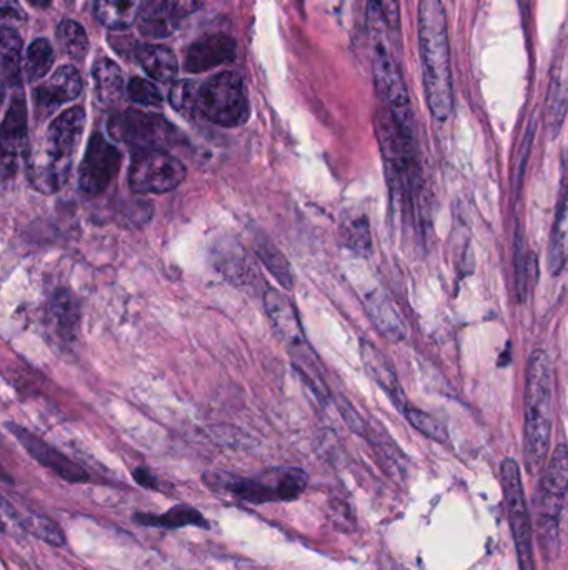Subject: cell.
Returning <instances> with one entry per match:
<instances>
[{"label": "cell", "mask_w": 568, "mask_h": 570, "mask_svg": "<svg viewBox=\"0 0 568 570\" xmlns=\"http://www.w3.org/2000/svg\"><path fill=\"white\" fill-rule=\"evenodd\" d=\"M419 47L427 106L434 119L446 122L454 112V77L442 0H420Z\"/></svg>", "instance_id": "cell-1"}, {"label": "cell", "mask_w": 568, "mask_h": 570, "mask_svg": "<svg viewBox=\"0 0 568 570\" xmlns=\"http://www.w3.org/2000/svg\"><path fill=\"white\" fill-rule=\"evenodd\" d=\"M86 120V109L72 107L50 124L42 149L27 159V177L33 189L53 194L66 186Z\"/></svg>", "instance_id": "cell-2"}, {"label": "cell", "mask_w": 568, "mask_h": 570, "mask_svg": "<svg viewBox=\"0 0 568 570\" xmlns=\"http://www.w3.org/2000/svg\"><path fill=\"white\" fill-rule=\"evenodd\" d=\"M526 404V464L530 474L537 475L549 454L552 432V372L540 351L530 358Z\"/></svg>", "instance_id": "cell-3"}, {"label": "cell", "mask_w": 568, "mask_h": 570, "mask_svg": "<svg viewBox=\"0 0 568 570\" xmlns=\"http://www.w3.org/2000/svg\"><path fill=\"white\" fill-rule=\"evenodd\" d=\"M203 484L250 504L296 501L306 491L309 475L299 468H276L257 478H239L226 472H206Z\"/></svg>", "instance_id": "cell-4"}, {"label": "cell", "mask_w": 568, "mask_h": 570, "mask_svg": "<svg viewBox=\"0 0 568 570\" xmlns=\"http://www.w3.org/2000/svg\"><path fill=\"white\" fill-rule=\"evenodd\" d=\"M199 112L220 127H239L250 116L249 99L242 79L236 72L213 76L200 86Z\"/></svg>", "instance_id": "cell-5"}, {"label": "cell", "mask_w": 568, "mask_h": 570, "mask_svg": "<svg viewBox=\"0 0 568 570\" xmlns=\"http://www.w3.org/2000/svg\"><path fill=\"white\" fill-rule=\"evenodd\" d=\"M568 492V448L560 444L540 482L537 512H539L540 539L546 551H552L559 542V518Z\"/></svg>", "instance_id": "cell-6"}, {"label": "cell", "mask_w": 568, "mask_h": 570, "mask_svg": "<svg viewBox=\"0 0 568 570\" xmlns=\"http://www.w3.org/2000/svg\"><path fill=\"white\" fill-rule=\"evenodd\" d=\"M129 187L136 194H166L186 180L187 169L166 149L133 150Z\"/></svg>", "instance_id": "cell-7"}, {"label": "cell", "mask_w": 568, "mask_h": 570, "mask_svg": "<svg viewBox=\"0 0 568 570\" xmlns=\"http://www.w3.org/2000/svg\"><path fill=\"white\" fill-rule=\"evenodd\" d=\"M109 134L117 142L127 144L136 150L163 149L177 142L176 127L157 114L142 110H123L109 120Z\"/></svg>", "instance_id": "cell-8"}, {"label": "cell", "mask_w": 568, "mask_h": 570, "mask_svg": "<svg viewBox=\"0 0 568 570\" xmlns=\"http://www.w3.org/2000/svg\"><path fill=\"white\" fill-rule=\"evenodd\" d=\"M500 475H502L504 498H506L520 570H536L532 524H530L529 511H527L519 464L514 459H506L502 462Z\"/></svg>", "instance_id": "cell-9"}, {"label": "cell", "mask_w": 568, "mask_h": 570, "mask_svg": "<svg viewBox=\"0 0 568 570\" xmlns=\"http://www.w3.org/2000/svg\"><path fill=\"white\" fill-rule=\"evenodd\" d=\"M373 80L377 92L403 130L413 137V112L409 90L383 39L373 40Z\"/></svg>", "instance_id": "cell-10"}, {"label": "cell", "mask_w": 568, "mask_h": 570, "mask_svg": "<svg viewBox=\"0 0 568 570\" xmlns=\"http://www.w3.org/2000/svg\"><path fill=\"white\" fill-rule=\"evenodd\" d=\"M373 130L380 153L386 160L390 179H396L400 187L409 186L416 173L413 160L412 137L397 122L389 109L382 107L373 117Z\"/></svg>", "instance_id": "cell-11"}, {"label": "cell", "mask_w": 568, "mask_h": 570, "mask_svg": "<svg viewBox=\"0 0 568 570\" xmlns=\"http://www.w3.org/2000/svg\"><path fill=\"white\" fill-rule=\"evenodd\" d=\"M122 164V154L100 132L92 134L82 164L79 187L87 196H100L113 183Z\"/></svg>", "instance_id": "cell-12"}, {"label": "cell", "mask_w": 568, "mask_h": 570, "mask_svg": "<svg viewBox=\"0 0 568 570\" xmlns=\"http://www.w3.org/2000/svg\"><path fill=\"white\" fill-rule=\"evenodd\" d=\"M7 431L19 441V444L26 449L27 454L39 462L42 468L49 469L53 474L59 475L63 481L72 482V484H82L89 482V474L82 465L76 464L70 461L62 452L57 451L52 445L47 444L43 439L37 438L33 432L27 431L22 425L7 422Z\"/></svg>", "instance_id": "cell-13"}, {"label": "cell", "mask_w": 568, "mask_h": 570, "mask_svg": "<svg viewBox=\"0 0 568 570\" xmlns=\"http://www.w3.org/2000/svg\"><path fill=\"white\" fill-rule=\"evenodd\" d=\"M29 132H27V109L22 97H16L7 109L2 124V177L17 173L19 160L29 159Z\"/></svg>", "instance_id": "cell-14"}, {"label": "cell", "mask_w": 568, "mask_h": 570, "mask_svg": "<svg viewBox=\"0 0 568 570\" xmlns=\"http://www.w3.org/2000/svg\"><path fill=\"white\" fill-rule=\"evenodd\" d=\"M82 92V77L72 66H63L33 90L37 119H47L62 104L72 102Z\"/></svg>", "instance_id": "cell-15"}, {"label": "cell", "mask_w": 568, "mask_h": 570, "mask_svg": "<svg viewBox=\"0 0 568 570\" xmlns=\"http://www.w3.org/2000/svg\"><path fill=\"white\" fill-rule=\"evenodd\" d=\"M236 57V42L226 33H213L193 42L186 50L187 72L200 73L230 62Z\"/></svg>", "instance_id": "cell-16"}, {"label": "cell", "mask_w": 568, "mask_h": 570, "mask_svg": "<svg viewBox=\"0 0 568 570\" xmlns=\"http://www.w3.org/2000/svg\"><path fill=\"white\" fill-rule=\"evenodd\" d=\"M568 106V37L564 40V49L557 53L552 67L549 96H547L546 122L550 134L557 136L564 119H566Z\"/></svg>", "instance_id": "cell-17"}, {"label": "cell", "mask_w": 568, "mask_h": 570, "mask_svg": "<svg viewBox=\"0 0 568 570\" xmlns=\"http://www.w3.org/2000/svg\"><path fill=\"white\" fill-rule=\"evenodd\" d=\"M182 19L167 0H146L137 19V27L143 37L163 39L179 29Z\"/></svg>", "instance_id": "cell-18"}, {"label": "cell", "mask_w": 568, "mask_h": 570, "mask_svg": "<svg viewBox=\"0 0 568 570\" xmlns=\"http://www.w3.org/2000/svg\"><path fill=\"white\" fill-rule=\"evenodd\" d=\"M360 355H362L363 365H366V371L369 372L370 377L390 395V399L399 407H403L406 405V397H403L399 377H397L389 358L376 345L367 341L360 342Z\"/></svg>", "instance_id": "cell-19"}, {"label": "cell", "mask_w": 568, "mask_h": 570, "mask_svg": "<svg viewBox=\"0 0 568 570\" xmlns=\"http://www.w3.org/2000/svg\"><path fill=\"white\" fill-rule=\"evenodd\" d=\"M136 57L143 70L157 82H176L179 63H177V57L173 56L169 47L157 46V43L139 46V49L136 50Z\"/></svg>", "instance_id": "cell-20"}, {"label": "cell", "mask_w": 568, "mask_h": 570, "mask_svg": "<svg viewBox=\"0 0 568 570\" xmlns=\"http://www.w3.org/2000/svg\"><path fill=\"white\" fill-rule=\"evenodd\" d=\"M49 315L53 331L60 337L66 341L76 337L80 322V305L72 292L59 288L50 298Z\"/></svg>", "instance_id": "cell-21"}, {"label": "cell", "mask_w": 568, "mask_h": 570, "mask_svg": "<svg viewBox=\"0 0 568 570\" xmlns=\"http://www.w3.org/2000/svg\"><path fill=\"white\" fill-rule=\"evenodd\" d=\"M133 522L146 528L162 529H182L187 525H196V528H209V522L203 518L202 512L197 511L192 505L179 504L173 505L163 514H136Z\"/></svg>", "instance_id": "cell-22"}, {"label": "cell", "mask_w": 568, "mask_h": 570, "mask_svg": "<svg viewBox=\"0 0 568 570\" xmlns=\"http://www.w3.org/2000/svg\"><path fill=\"white\" fill-rule=\"evenodd\" d=\"M93 92L102 106H116L123 96V76L113 60L99 59L93 66Z\"/></svg>", "instance_id": "cell-23"}, {"label": "cell", "mask_w": 568, "mask_h": 570, "mask_svg": "<svg viewBox=\"0 0 568 570\" xmlns=\"http://www.w3.org/2000/svg\"><path fill=\"white\" fill-rule=\"evenodd\" d=\"M146 0H96V17L110 30H122L139 19Z\"/></svg>", "instance_id": "cell-24"}, {"label": "cell", "mask_w": 568, "mask_h": 570, "mask_svg": "<svg viewBox=\"0 0 568 570\" xmlns=\"http://www.w3.org/2000/svg\"><path fill=\"white\" fill-rule=\"evenodd\" d=\"M568 263V193L560 204L549 247V271L557 276Z\"/></svg>", "instance_id": "cell-25"}, {"label": "cell", "mask_w": 568, "mask_h": 570, "mask_svg": "<svg viewBox=\"0 0 568 570\" xmlns=\"http://www.w3.org/2000/svg\"><path fill=\"white\" fill-rule=\"evenodd\" d=\"M256 253L259 259L262 261L263 266L267 267V271L276 277L277 283L287 288V291H292V267H290L286 256L277 249L276 244L269 237H259L256 240Z\"/></svg>", "instance_id": "cell-26"}, {"label": "cell", "mask_w": 568, "mask_h": 570, "mask_svg": "<svg viewBox=\"0 0 568 570\" xmlns=\"http://www.w3.org/2000/svg\"><path fill=\"white\" fill-rule=\"evenodd\" d=\"M2 77L6 86H19L20 83V52L22 40L13 27H2Z\"/></svg>", "instance_id": "cell-27"}, {"label": "cell", "mask_w": 568, "mask_h": 570, "mask_svg": "<svg viewBox=\"0 0 568 570\" xmlns=\"http://www.w3.org/2000/svg\"><path fill=\"white\" fill-rule=\"evenodd\" d=\"M216 266L232 283H246V277L249 276L247 257L243 256L242 249L236 243L230 244V239L217 244Z\"/></svg>", "instance_id": "cell-28"}, {"label": "cell", "mask_w": 568, "mask_h": 570, "mask_svg": "<svg viewBox=\"0 0 568 570\" xmlns=\"http://www.w3.org/2000/svg\"><path fill=\"white\" fill-rule=\"evenodd\" d=\"M369 312L379 331L390 337V341H400L406 337V324L387 298L370 297Z\"/></svg>", "instance_id": "cell-29"}, {"label": "cell", "mask_w": 568, "mask_h": 570, "mask_svg": "<svg viewBox=\"0 0 568 570\" xmlns=\"http://www.w3.org/2000/svg\"><path fill=\"white\" fill-rule=\"evenodd\" d=\"M53 63V50L49 40L37 39L30 43L26 53V62H23V72H26L29 82H37L43 79L49 72Z\"/></svg>", "instance_id": "cell-30"}, {"label": "cell", "mask_w": 568, "mask_h": 570, "mask_svg": "<svg viewBox=\"0 0 568 570\" xmlns=\"http://www.w3.org/2000/svg\"><path fill=\"white\" fill-rule=\"evenodd\" d=\"M57 42L60 49L72 57L73 60H82L89 52V37L80 23L73 20H63L57 29Z\"/></svg>", "instance_id": "cell-31"}, {"label": "cell", "mask_w": 568, "mask_h": 570, "mask_svg": "<svg viewBox=\"0 0 568 570\" xmlns=\"http://www.w3.org/2000/svg\"><path fill=\"white\" fill-rule=\"evenodd\" d=\"M200 86L193 80H180L170 90V104L177 112L186 117H192L199 112Z\"/></svg>", "instance_id": "cell-32"}, {"label": "cell", "mask_w": 568, "mask_h": 570, "mask_svg": "<svg viewBox=\"0 0 568 570\" xmlns=\"http://www.w3.org/2000/svg\"><path fill=\"white\" fill-rule=\"evenodd\" d=\"M22 528L30 531V534L39 538L46 544L52 548H63L66 546V535L57 522L50 521L49 518L43 515H30V518H22Z\"/></svg>", "instance_id": "cell-33"}, {"label": "cell", "mask_w": 568, "mask_h": 570, "mask_svg": "<svg viewBox=\"0 0 568 570\" xmlns=\"http://www.w3.org/2000/svg\"><path fill=\"white\" fill-rule=\"evenodd\" d=\"M340 236H342L343 244L357 253L369 250L370 234L369 224L366 217H349L343 219L342 227H340Z\"/></svg>", "instance_id": "cell-34"}, {"label": "cell", "mask_w": 568, "mask_h": 570, "mask_svg": "<svg viewBox=\"0 0 568 570\" xmlns=\"http://www.w3.org/2000/svg\"><path fill=\"white\" fill-rule=\"evenodd\" d=\"M403 412H406L407 421H409L417 431L422 432L426 438L437 442H446L447 438H449L442 422L437 421L436 417L427 414V412L413 407H406Z\"/></svg>", "instance_id": "cell-35"}, {"label": "cell", "mask_w": 568, "mask_h": 570, "mask_svg": "<svg viewBox=\"0 0 568 570\" xmlns=\"http://www.w3.org/2000/svg\"><path fill=\"white\" fill-rule=\"evenodd\" d=\"M127 92H129L130 100L140 106L159 107L162 104V96L157 87L142 77H133L127 87Z\"/></svg>", "instance_id": "cell-36"}, {"label": "cell", "mask_w": 568, "mask_h": 570, "mask_svg": "<svg viewBox=\"0 0 568 570\" xmlns=\"http://www.w3.org/2000/svg\"><path fill=\"white\" fill-rule=\"evenodd\" d=\"M0 12H2V27H12L26 20L22 7L17 0H0Z\"/></svg>", "instance_id": "cell-37"}, {"label": "cell", "mask_w": 568, "mask_h": 570, "mask_svg": "<svg viewBox=\"0 0 568 570\" xmlns=\"http://www.w3.org/2000/svg\"><path fill=\"white\" fill-rule=\"evenodd\" d=\"M383 16H386L387 27L393 32L400 30V2L399 0H380Z\"/></svg>", "instance_id": "cell-38"}, {"label": "cell", "mask_w": 568, "mask_h": 570, "mask_svg": "<svg viewBox=\"0 0 568 570\" xmlns=\"http://www.w3.org/2000/svg\"><path fill=\"white\" fill-rule=\"evenodd\" d=\"M180 16L186 19V17L192 16L193 12L200 9L203 6L206 0H167Z\"/></svg>", "instance_id": "cell-39"}, {"label": "cell", "mask_w": 568, "mask_h": 570, "mask_svg": "<svg viewBox=\"0 0 568 570\" xmlns=\"http://www.w3.org/2000/svg\"><path fill=\"white\" fill-rule=\"evenodd\" d=\"M133 479H136L137 484L143 489H152V491H157L159 485H157V478L146 468H137L133 469L132 472Z\"/></svg>", "instance_id": "cell-40"}, {"label": "cell", "mask_w": 568, "mask_h": 570, "mask_svg": "<svg viewBox=\"0 0 568 570\" xmlns=\"http://www.w3.org/2000/svg\"><path fill=\"white\" fill-rule=\"evenodd\" d=\"M340 412H342L343 419H346L349 428L352 429L357 434H363V422L362 419L357 415V412L350 407V404L340 405Z\"/></svg>", "instance_id": "cell-41"}, {"label": "cell", "mask_w": 568, "mask_h": 570, "mask_svg": "<svg viewBox=\"0 0 568 570\" xmlns=\"http://www.w3.org/2000/svg\"><path fill=\"white\" fill-rule=\"evenodd\" d=\"M29 2L32 3L33 7L46 9V7H49L50 3H52V0H29Z\"/></svg>", "instance_id": "cell-42"}]
</instances>
